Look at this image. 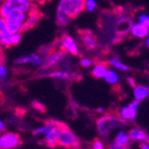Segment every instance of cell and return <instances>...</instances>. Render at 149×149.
<instances>
[{
	"label": "cell",
	"mask_w": 149,
	"mask_h": 149,
	"mask_svg": "<svg viewBox=\"0 0 149 149\" xmlns=\"http://www.w3.org/2000/svg\"><path fill=\"white\" fill-rule=\"evenodd\" d=\"M86 8V0H57L55 21L58 26H67Z\"/></svg>",
	"instance_id": "1"
},
{
	"label": "cell",
	"mask_w": 149,
	"mask_h": 149,
	"mask_svg": "<svg viewBox=\"0 0 149 149\" xmlns=\"http://www.w3.org/2000/svg\"><path fill=\"white\" fill-rule=\"evenodd\" d=\"M126 125V122L123 118L113 116V115H107L99 118L96 122V126L98 134L102 137H107L115 132L116 129H120Z\"/></svg>",
	"instance_id": "2"
},
{
	"label": "cell",
	"mask_w": 149,
	"mask_h": 149,
	"mask_svg": "<svg viewBox=\"0 0 149 149\" xmlns=\"http://www.w3.org/2000/svg\"><path fill=\"white\" fill-rule=\"evenodd\" d=\"M62 126V123L54 121H49L45 125L33 130V134H43L44 143L47 146L54 147L58 145V132Z\"/></svg>",
	"instance_id": "3"
},
{
	"label": "cell",
	"mask_w": 149,
	"mask_h": 149,
	"mask_svg": "<svg viewBox=\"0 0 149 149\" xmlns=\"http://www.w3.org/2000/svg\"><path fill=\"white\" fill-rule=\"evenodd\" d=\"M30 12H14L6 17H1L4 20L8 32H22Z\"/></svg>",
	"instance_id": "4"
},
{
	"label": "cell",
	"mask_w": 149,
	"mask_h": 149,
	"mask_svg": "<svg viewBox=\"0 0 149 149\" xmlns=\"http://www.w3.org/2000/svg\"><path fill=\"white\" fill-rule=\"evenodd\" d=\"M67 52L60 49L56 51H51L49 54L44 56V62L41 66L42 70L53 69L54 67H60L61 69H68L69 65L67 64Z\"/></svg>",
	"instance_id": "5"
},
{
	"label": "cell",
	"mask_w": 149,
	"mask_h": 149,
	"mask_svg": "<svg viewBox=\"0 0 149 149\" xmlns=\"http://www.w3.org/2000/svg\"><path fill=\"white\" fill-rule=\"evenodd\" d=\"M32 10L29 0H2L1 17H6L14 12H30Z\"/></svg>",
	"instance_id": "6"
},
{
	"label": "cell",
	"mask_w": 149,
	"mask_h": 149,
	"mask_svg": "<svg viewBox=\"0 0 149 149\" xmlns=\"http://www.w3.org/2000/svg\"><path fill=\"white\" fill-rule=\"evenodd\" d=\"M58 145L65 148H78L79 140L67 126L62 124L58 132Z\"/></svg>",
	"instance_id": "7"
},
{
	"label": "cell",
	"mask_w": 149,
	"mask_h": 149,
	"mask_svg": "<svg viewBox=\"0 0 149 149\" xmlns=\"http://www.w3.org/2000/svg\"><path fill=\"white\" fill-rule=\"evenodd\" d=\"M58 47L60 49L64 50L69 54L72 55H78L79 53V47L76 41L69 35H64L61 38L60 42H58Z\"/></svg>",
	"instance_id": "8"
},
{
	"label": "cell",
	"mask_w": 149,
	"mask_h": 149,
	"mask_svg": "<svg viewBox=\"0 0 149 149\" xmlns=\"http://www.w3.org/2000/svg\"><path fill=\"white\" fill-rule=\"evenodd\" d=\"M21 144V139L17 134L6 132L1 134L0 137V148L1 149H13Z\"/></svg>",
	"instance_id": "9"
},
{
	"label": "cell",
	"mask_w": 149,
	"mask_h": 149,
	"mask_svg": "<svg viewBox=\"0 0 149 149\" xmlns=\"http://www.w3.org/2000/svg\"><path fill=\"white\" fill-rule=\"evenodd\" d=\"M140 102L141 101L134 99V101H132L130 104L121 107L119 111V116L121 118H123L125 121H134L136 119V117H137Z\"/></svg>",
	"instance_id": "10"
},
{
	"label": "cell",
	"mask_w": 149,
	"mask_h": 149,
	"mask_svg": "<svg viewBox=\"0 0 149 149\" xmlns=\"http://www.w3.org/2000/svg\"><path fill=\"white\" fill-rule=\"evenodd\" d=\"M44 62V56L38 53H30L27 55H23L16 60V65H31L33 67H41Z\"/></svg>",
	"instance_id": "11"
},
{
	"label": "cell",
	"mask_w": 149,
	"mask_h": 149,
	"mask_svg": "<svg viewBox=\"0 0 149 149\" xmlns=\"http://www.w3.org/2000/svg\"><path fill=\"white\" fill-rule=\"evenodd\" d=\"M130 141H132L130 134L123 132V130H120L116 134V137H115V140L113 141L112 145H109V148H113V149L128 148L129 144H130Z\"/></svg>",
	"instance_id": "12"
},
{
	"label": "cell",
	"mask_w": 149,
	"mask_h": 149,
	"mask_svg": "<svg viewBox=\"0 0 149 149\" xmlns=\"http://www.w3.org/2000/svg\"><path fill=\"white\" fill-rule=\"evenodd\" d=\"M22 36L21 32H8V35H5L3 38L0 39L1 41V46L2 47H10V46H15L20 43Z\"/></svg>",
	"instance_id": "13"
},
{
	"label": "cell",
	"mask_w": 149,
	"mask_h": 149,
	"mask_svg": "<svg viewBox=\"0 0 149 149\" xmlns=\"http://www.w3.org/2000/svg\"><path fill=\"white\" fill-rule=\"evenodd\" d=\"M44 75L57 80H69L73 77L72 73L70 72L68 69H60V70L53 69L51 71H48V72L44 73Z\"/></svg>",
	"instance_id": "14"
},
{
	"label": "cell",
	"mask_w": 149,
	"mask_h": 149,
	"mask_svg": "<svg viewBox=\"0 0 149 149\" xmlns=\"http://www.w3.org/2000/svg\"><path fill=\"white\" fill-rule=\"evenodd\" d=\"M130 33H132L134 38L145 39V38H147L149 36V27L138 21L137 23H134V24H132Z\"/></svg>",
	"instance_id": "15"
},
{
	"label": "cell",
	"mask_w": 149,
	"mask_h": 149,
	"mask_svg": "<svg viewBox=\"0 0 149 149\" xmlns=\"http://www.w3.org/2000/svg\"><path fill=\"white\" fill-rule=\"evenodd\" d=\"M149 95V88L144 86H137L134 88V97L136 100L143 101L148 97Z\"/></svg>",
	"instance_id": "16"
},
{
	"label": "cell",
	"mask_w": 149,
	"mask_h": 149,
	"mask_svg": "<svg viewBox=\"0 0 149 149\" xmlns=\"http://www.w3.org/2000/svg\"><path fill=\"white\" fill-rule=\"evenodd\" d=\"M107 70H109V68H107V66L105 64H97L93 67L92 75L95 77V78H98V79H100V78H104Z\"/></svg>",
	"instance_id": "17"
},
{
	"label": "cell",
	"mask_w": 149,
	"mask_h": 149,
	"mask_svg": "<svg viewBox=\"0 0 149 149\" xmlns=\"http://www.w3.org/2000/svg\"><path fill=\"white\" fill-rule=\"evenodd\" d=\"M81 42L84 47L87 48L88 50H92L95 49L97 47V40L96 38L93 37L91 33H88V35H84L81 38Z\"/></svg>",
	"instance_id": "18"
},
{
	"label": "cell",
	"mask_w": 149,
	"mask_h": 149,
	"mask_svg": "<svg viewBox=\"0 0 149 149\" xmlns=\"http://www.w3.org/2000/svg\"><path fill=\"white\" fill-rule=\"evenodd\" d=\"M129 134H130V138H132V141L136 142H143V141H147L148 140V134L142 130V129L139 128H132L130 132H129Z\"/></svg>",
	"instance_id": "19"
},
{
	"label": "cell",
	"mask_w": 149,
	"mask_h": 149,
	"mask_svg": "<svg viewBox=\"0 0 149 149\" xmlns=\"http://www.w3.org/2000/svg\"><path fill=\"white\" fill-rule=\"evenodd\" d=\"M40 14L37 12V10H31L29 14V17H28L27 21H26V23H25V26H24V30L23 31H25V30L27 29H30L31 27H33L36 24H37L39 21H40Z\"/></svg>",
	"instance_id": "20"
},
{
	"label": "cell",
	"mask_w": 149,
	"mask_h": 149,
	"mask_svg": "<svg viewBox=\"0 0 149 149\" xmlns=\"http://www.w3.org/2000/svg\"><path fill=\"white\" fill-rule=\"evenodd\" d=\"M109 64L111 65L112 67H114L115 69L121 70V71H129V70H130V68H129L127 65H125L124 63H122L119 58H117V57H112V58H109Z\"/></svg>",
	"instance_id": "21"
},
{
	"label": "cell",
	"mask_w": 149,
	"mask_h": 149,
	"mask_svg": "<svg viewBox=\"0 0 149 149\" xmlns=\"http://www.w3.org/2000/svg\"><path fill=\"white\" fill-rule=\"evenodd\" d=\"M104 80L107 82H109V84H111V85H116L119 81V75H118V73L116 71L109 69L104 76Z\"/></svg>",
	"instance_id": "22"
},
{
	"label": "cell",
	"mask_w": 149,
	"mask_h": 149,
	"mask_svg": "<svg viewBox=\"0 0 149 149\" xmlns=\"http://www.w3.org/2000/svg\"><path fill=\"white\" fill-rule=\"evenodd\" d=\"M8 68L5 67L3 63H1V65H0V80H1V81H4L5 78L8 77Z\"/></svg>",
	"instance_id": "23"
},
{
	"label": "cell",
	"mask_w": 149,
	"mask_h": 149,
	"mask_svg": "<svg viewBox=\"0 0 149 149\" xmlns=\"http://www.w3.org/2000/svg\"><path fill=\"white\" fill-rule=\"evenodd\" d=\"M97 3L95 0H86V10L88 12H94L96 10Z\"/></svg>",
	"instance_id": "24"
},
{
	"label": "cell",
	"mask_w": 149,
	"mask_h": 149,
	"mask_svg": "<svg viewBox=\"0 0 149 149\" xmlns=\"http://www.w3.org/2000/svg\"><path fill=\"white\" fill-rule=\"evenodd\" d=\"M8 30L6 28L5 22L3 20V18H1V20H0V39L4 37L5 35H8Z\"/></svg>",
	"instance_id": "25"
},
{
	"label": "cell",
	"mask_w": 149,
	"mask_h": 149,
	"mask_svg": "<svg viewBox=\"0 0 149 149\" xmlns=\"http://www.w3.org/2000/svg\"><path fill=\"white\" fill-rule=\"evenodd\" d=\"M138 21L149 27V16L147 14H140L138 17Z\"/></svg>",
	"instance_id": "26"
},
{
	"label": "cell",
	"mask_w": 149,
	"mask_h": 149,
	"mask_svg": "<svg viewBox=\"0 0 149 149\" xmlns=\"http://www.w3.org/2000/svg\"><path fill=\"white\" fill-rule=\"evenodd\" d=\"M80 65H81V67L84 68H90L93 66V61L91 58H87V57H84L80 60Z\"/></svg>",
	"instance_id": "27"
},
{
	"label": "cell",
	"mask_w": 149,
	"mask_h": 149,
	"mask_svg": "<svg viewBox=\"0 0 149 149\" xmlns=\"http://www.w3.org/2000/svg\"><path fill=\"white\" fill-rule=\"evenodd\" d=\"M92 148L102 149V148H104V146H103V144H102V142L100 141V140H95L94 143H93V145H92Z\"/></svg>",
	"instance_id": "28"
},
{
	"label": "cell",
	"mask_w": 149,
	"mask_h": 149,
	"mask_svg": "<svg viewBox=\"0 0 149 149\" xmlns=\"http://www.w3.org/2000/svg\"><path fill=\"white\" fill-rule=\"evenodd\" d=\"M139 147L141 149H149V143H147L146 141L141 142V144L139 145Z\"/></svg>",
	"instance_id": "29"
},
{
	"label": "cell",
	"mask_w": 149,
	"mask_h": 149,
	"mask_svg": "<svg viewBox=\"0 0 149 149\" xmlns=\"http://www.w3.org/2000/svg\"><path fill=\"white\" fill-rule=\"evenodd\" d=\"M4 129H5V124H4V122L1 120V121H0V130H1V132H3Z\"/></svg>",
	"instance_id": "30"
},
{
	"label": "cell",
	"mask_w": 149,
	"mask_h": 149,
	"mask_svg": "<svg viewBox=\"0 0 149 149\" xmlns=\"http://www.w3.org/2000/svg\"><path fill=\"white\" fill-rule=\"evenodd\" d=\"M145 44H146V46L149 48V36L147 38H145Z\"/></svg>",
	"instance_id": "31"
},
{
	"label": "cell",
	"mask_w": 149,
	"mask_h": 149,
	"mask_svg": "<svg viewBox=\"0 0 149 149\" xmlns=\"http://www.w3.org/2000/svg\"><path fill=\"white\" fill-rule=\"evenodd\" d=\"M97 112H99V113H103V112H104V109H102V107H99V109H97Z\"/></svg>",
	"instance_id": "32"
},
{
	"label": "cell",
	"mask_w": 149,
	"mask_h": 149,
	"mask_svg": "<svg viewBox=\"0 0 149 149\" xmlns=\"http://www.w3.org/2000/svg\"><path fill=\"white\" fill-rule=\"evenodd\" d=\"M30 2H36V1H40V0H29Z\"/></svg>",
	"instance_id": "33"
}]
</instances>
